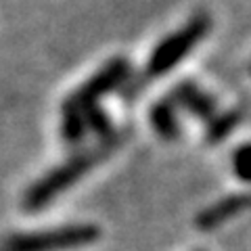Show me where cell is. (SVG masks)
Wrapping results in <instances>:
<instances>
[{
	"instance_id": "6da1fadb",
	"label": "cell",
	"mask_w": 251,
	"mask_h": 251,
	"mask_svg": "<svg viewBox=\"0 0 251 251\" xmlns=\"http://www.w3.org/2000/svg\"><path fill=\"white\" fill-rule=\"evenodd\" d=\"M115 145H117V136L109 134V138L99 149L72 157V159L65 161L63 166L52 170L50 174H46L42 180H38L25 195V201H23L25 209H40L44 205H49L59 193H63L74 182H77V180H80L86 172L97 163V159H100L107 151H111Z\"/></svg>"
},
{
	"instance_id": "7a4b0ae2",
	"label": "cell",
	"mask_w": 251,
	"mask_h": 251,
	"mask_svg": "<svg viewBox=\"0 0 251 251\" xmlns=\"http://www.w3.org/2000/svg\"><path fill=\"white\" fill-rule=\"evenodd\" d=\"M100 230L94 224H72L34 234H17L2 243L0 251H63L94 243Z\"/></svg>"
},
{
	"instance_id": "3957f363",
	"label": "cell",
	"mask_w": 251,
	"mask_h": 251,
	"mask_svg": "<svg viewBox=\"0 0 251 251\" xmlns=\"http://www.w3.org/2000/svg\"><path fill=\"white\" fill-rule=\"evenodd\" d=\"M209 25H211L209 17L205 13H201L193 21H188L182 29H178L176 34L166 38L153 50L151 59H149V65H147V74L153 77L168 74L178 61H182L193 50L195 44L205 38V34L209 31Z\"/></svg>"
},
{
	"instance_id": "277c9868",
	"label": "cell",
	"mask_w": 251,
	"mask_h": 251,
	"mask_svg": "<svg viewBox=\"0 0 251 251\" xmlns=\"http://www.w3.org/2000/svg\"><path fill=\"white\" fill-rule=\"evenodd\" d=\"M130 74V63L126 59H113L105 69H100L97 75H92L82 88H77L72 97L65 100L63 111H75V113H84L86 109L94 107V103L105 97L107 92H111L117 88Z\"/></svg>"
},
{
	"instance_id": "5b68a950",
	"label": "cell",
	"mask_w": 251,
	"mask_h": 251,
	"mask_svg": "<svg viewBox=\"0 0 251 251\" xmlns=\"http://www.w3.org/2000/svg\"><path fill=\"white\" fill-rule=\"evenodd\" d=\"M251 207V193H241V195H230L222 201L214 203L205 211L197 216V226L199 228H216L218 224L230 220L234 214H241Z\"/></svg>"
},
{
	"instance_id": "8992f818",
	"label": "cell",
	"mask_w": 251,
	"mask_h": 251,
	"mask_svg": "<svg viewBox=\"0 0 251 251\" xmlns=\"http://www.w3.org/2000/svg\"><path fill=\"white\" fill-rule=\"evenodd\" d=\"M172 100L186 107L193 115L201 117V120L214 117V111H216L214 100H211L207 94H203L197 86H193L191 82H182L180 86H176L174 92H172Z\"/></svg>"
},
{
	"instance_id": "52a82bcc",
	"label": "cell",
	"mask_w": 251,
	"mask_h": 251,
	"mask_svg": "<svg viewBox=\"0 0 251 251\" xmlns=\"http://www.w3.org/2000/svg\"><path fill=\"white\" fill-rule=\"evenodd\" d=\"M151 124L161 138H168V140L178 138V122H176L172 103H157L151 109Z\"/></svg>"
},
{
	"instance_id": "ba28073f",
	"label": "cell",
	"mask_w": 251,
	"mask_h": 251,
	"mask_svg": "<svg viewBox=\"0 0 251 251\" xmlns=\"http://www.w3.org/2000/svg\"><path fill=\"white\" fill-rule=\"evenodd\" d=\"M239 122H241V113H237V111L214 117L207 128V140L209 143H218V140L226 138L234 130V126H239Z\"/></svg>"
},
{
	"instance_id": "9c48e42d",
	"label": "cell",
	"mask_w": 251,
	"mask_h": 251,
	"mask_svg": "<svg viewBox=\"0 0 251 251\" xmlns=\"http://www.w3.org/2000/svg\"><path fill=\"white\" fill-rule=\"evenodd\" d=\"M61 132H63V138H65L67 143H77V140L84 136V132H86L84 115L75 113V111H63Z\"/></svg>"
},
{
	"instance_id": "30bf717a",
	"label": "cell",
	"mask_w": 251,
	"mask_h": 251,
	"mask_svg": "<svg viewBox=\"0 0 251 251\" xmlns=\"http://www.w3.org/2000/svg\"><path fill=\"white\" fill-rule=\"evenodd\" d=\"M232 168L243 182H251V143L241 145L232 155Z\"/></svg>"
},
{
	"instance_id": "8fae6325",
	"label": "cell",
	"mask_w": 251,
	"mask_h": 251,
	"mask_svg": "<svg viewBox=\"0 0 251 251\" xmlns=\"http://www.w3.org/2000/svg\"><path fill=\"white\" fill-rule=\"evenodd\" d=\"M82 115H84V122H86L88 128H92L100 136H109L111 124H109V117H107L105 111H100V109H97V107H90V109H86Z\"/></svg>"
}]
</instances>
